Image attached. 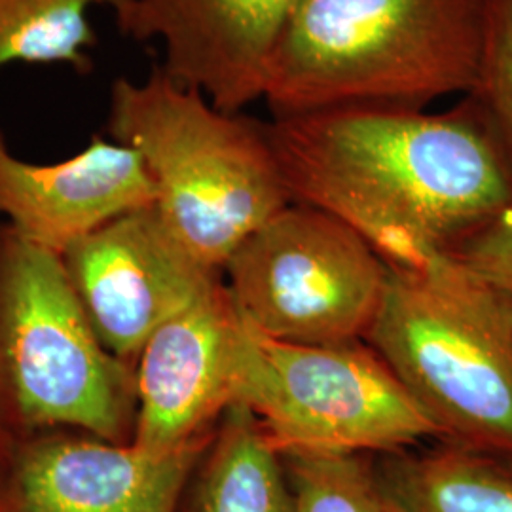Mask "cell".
Returning <instances> with one entry per match:
<instances>
[{"mask_svg":"<svg viewBox=\"0 0 512 512\" xmlns=\"http://www.w3.org/2000/svg\"><path fill=\"white\" fill-rule=\"evenodd\" d=\"M499 461L505 465V469H507V471L512 475V458L499 459Z\"/></svg>","mask_w":512,"mask_h":512,"instance_id":"ffe728a7","label":"cell"},{"mask_svg":"<svg viewBox=\"0 0 512 512\" xmlns=\"http://www.w3.org/2000/svg\"><path fill=\"white\" fill-rule=\"evenodd\" d=\"M236 404L255 414L281 456H387L439 439L370 346L279 342L247 321Z\"/></svg>","mask_w":512,"mask_h":512,"instance_id":"8992f818","label":"cell"},{"mask_svg":"<svg viewBox=\"0 0 512 512\" xmlns=\"http://www.w3.org/2000/svg\"><path fill=\"white\" fill-rule=\"evenodd\" d=\"M18 450L19 446L16 444V440L12 439L8 429H4L0 425V505H2V497L8 488V480H10L14 463H16Z\"/></svg>","mask_w":512,"mask_h":512,"instance_id":"d6986e66","label":"cell"},{"mask_svg":"<svg viewBox=\"0 0 512 512\" xmlns=\"http://www.w3.org/2000/svg\"><path fill=\"white\" fill-rule=\"evenodd\" d=\"M156 203V186L137 150L93 137L73 158L31 164L0 133V213L12 230L57 255L112 220Z\"/></svg>","mask_w":512,"mask_h":512,"instance_id":"7c38bea8","label":"cell"},{"mask_svg":"<svg viewBox=\"0 0 512 512\" xmlns=\"http://www.w3.org/2000/svg\"><path fill=\"white\" fill-rule=\"evenodd\" d=\"M452 255L512 300V207L463 239Z\"/></svg>","mask_w":512,"mask_h":512,"instance_id":"ac0fdd59","label":"cell"},{"mask_svg":"<svg viewBox=\"0 0 512 512\" xmlns=\"http://www.w3.org/2000/svg\"><path fill=\"white\" fill-rule=\"evenodd\" d=\"M135 416V372L101 344L61 255L8 228L0 238V418L126 444Z\"/></svg>","mask_w":512,"mask_h":512,"instance_id":"5b68a950","label":"cell"},{"mask_svg":"<svg viewBox=\"0 0 512 512\" xmlns=\"http://www.w3.org/2000/svg\"><path fill=\"white\" fill-rule=\"evenodd\" d=\"M268 133L291 202L346 222L391 266H429L512 207V162L467 95L446 112L274 118Z\"/></svg>","mask_w":512,"mask_h":512,"instance_id":"6da1fadb","label":"cell"},{"mask_svg":"<svg viewBox=\"0 0 512 512\" xmlns=\"http://www.w3.org/2000/svg\"><path fill=\"white\" fill-rule=\"evenodd\" d=\"M440 442L512 458V300L446 255L423 268L389 264L366 336Z\"/></svg>","mask_w":512,"mask_h":512,"instance_id":"277c9868","label":"cell"},{"mask_svg":"<svg viewBox=\"0 0 512 512\" xmlns=\"http://www.w3.org/2000/svg\"><path fill=\"white\" fill-rule=\"evenodd\" d=\"M283 459L293 490L291 512H404L380 463L366 454Z\"/></svg>","mask_w":512,"mask_h":512,"instance_id":"2e32d148","label":"cell"},{"mask_svg":"<svg viewBox=\"0 0 512 512\" xmlns=\"http://www.w3.org/2000/svg\"><path fill=\"white\" fill-rule=\"evenodd\" d=\"M61 258L95 334L122 361L220 281L154 205L112 220Z\"/></svg>","mask_w":512,"mask_h":512,"instance_id":"ba28073f","label":"cell"},{"mask_svg":"<svg viewBox=\"0 0 512 512\" xmlns=\"http://www.w3.org/2000/svg\"><path fill=\"white\" fill-rule=\"evenodd\" d=\"M110 139L139 152L156 211L184 247L220 272L239 245L291 202L268 124L217 109L154 65L110 88Z\"/></svg>","mask_w":512,"mask_h":512,"instance_id":"3957f363","label":"cell"},{"mask_svg":"<svg viewBox=\"0 0 512 512\" xmlns=\"http://www.w3.org/2000/svg\"><path fill=\"white\" fill-rule=\"evenodd\" d=\"M245 319L222 283L156 330L139 355L131 442L165 454L211 435L236 404Z\"/></svg>","mask_w":512,"mask_h":512,"instance_id":"9c48e42d","label":"cell"},{"mask_svg":"<svg viewBox=\"0 0 512 512\" xmlns=\"http://www.w3.org/2000/svg\"><path fill=\"white\" fill-rule=\"evenodd\" d=\"M380 463L404 512H512V475L499 459L440 442Z\"/></svg>","mask_w":512,"mask_h":512,"instance_id":"5bb4252c","label":"cell"},{"mask_svg":"<svg viewBox=\"0 0 512 512\" xmlns=\"http://www.w3.org/2000/svg\"><path fill=\"white\" fill-rule=\"evenodd\" d=\"M467 97L512 162V0H484L475 86Z\"/></svg>","mask_w":512,"mask_h":512,"instance_id":"e0dca14e","label":"cell"},{"mask_svg":"<svg viewBox=\"0 0 512 512\" xmlns=\"http://www.w3.org/2000/svg\"><path fill=\"white\" fill-rule=\"evenodd\" d=\"M222 270L253 329L289 344L340 346L368 336L384 302L389 264L346 222L289 203Z\"/></svg>","mask_w":512,"mask_h":512,"instance_id":"52a82bcc","label":"cell"},{"mask_svg":"<svg viewBox=\"0 0 512 512\" xmlns=\"http://www.w3.org/2000/svg\"><path fill=\"white\" fill-rule=\"evenodd\" d=\"M205 435L156 454L133 442L50 437L19 446L4 512H181Z\"/></svg>","mask_w":512,"mask_h":512,"instance_id":"8fae6325","label":"cell"},{"mask_svg":"<svg viewBox=\"0 0 512 512\" xmlns=\"http://www.w3.org/2000/svg\"><path fill=\"white\" fill-rule=\"evenodd\" d=\"M294 0H133L114 18L135 42H160L165 74L239 112L264 99L270 63Z\"/></svg>","mask_w":512,"mask_h":512,"instance_id":"30bf717a","label":"cell"},{"mask_svg":"<svg viewBox=\"0 0 512 512\" xmlns=\"http://www.w3.org/2000/svg\"><path fill=\"white\" fill-rule=\"evenodd\" d=\"M484 0H294L270 63L274 118L425 110L473 90Z\"/></svg>","mask_w":512,"mask_h":512,"instance_id":"7a4b0ae2","label":"cell"},{"mask_svg":"<svg viewBox=\"0 0 512 512\" xmlns=\"http://www.w3.org/2000/svg\"><path fill=\"white\" fill-rule=\"evenodd\" d=\"M131 4L133 0H0V69L29 63L92 73L90 50L97 46L92 8L107 6L118 18Z\"/></svg>","mask_w":512,"mask_h":512,"instance_id":"9a60e30c","label":"cell"},{"mask_svg":"<svg viewBox=\"0 0 512 512\" xmlns=\"http://www.w3.org/2000/svg\"><path fill=\"white\" fill-rule=\"evenodd\" d=\"M0 512H4V511H2V505H0Z\"/></svg>","mask_w":512,"mask_h":512,"instance_id":"44dd1931","label":"cell"},{"mask_svg":"<svg viewBox=\"0 0 512 512\" xmlns=\"http://www.w3.org/2000/svg\"><path fill=\"white\" fill-rule=\"evenodd\" d=\"M186 512H291L285 459L255 414L230 406L186 490Z\"/></svg>","mask_w":512,"mask_h":512,"instance_id":"4fadbf2b","label":"cell"}]
</instances>
